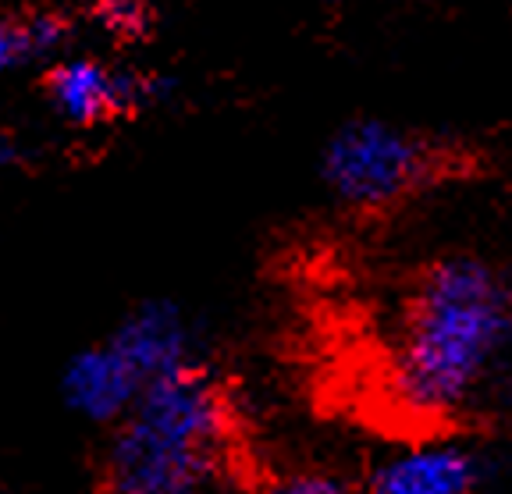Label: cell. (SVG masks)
I'll use <instances>...</instances> for the list:
<instances>
[{"mask_svg": "<svg viewBox=\"0 0 512 494\" xmlns=\"http://www.w3.org/2000/svg\"><path fill=\"white\" fill-rule=\"evenodd\" d=\"M509 352L512 274L480 256H441L402 306L395 399L416 416H456L480 399Z\"/></svg>", "mask_w": 512, "mask_h": 494, "instance_id": "cell-1", "label": "cell"}, {"mask_svg": "<svg viewBox=\"0 0 512 494\" xmlns=\"http://www.w3.org/2000/svg\"><path fill=\"white\" fill-rule=\"evenodd\" d=\"M232 452V406L221 377L200 367L153 381L111 427L96 494H207Z\"/></svg>", "mask_w": 512, "mask_h": 494, "instance_id": "cell-2", "label": "cell"}, {"mask_svg": "<svg viewBox=\"0 0 512 494\" xmlns=\"http://www.w3.org/2000/svg\"><path fill=\"white\" fill-rule=\"evenodd\" d=\"M438 175V146L384 118L345 121L320 153V182L338 203L356 210L395 207L424 192Z\"/></svg>", "mask_w": 512, "mask_h": 494, "instance_id": "cell-3", "label": "cell"}, {"mask_svg": "<svg viewBox=\"0 0 512 494\" xmlns=\"http://www.w3.org/2000/svg\"><path fill=\"white\" fill-rule=\"evenodd\" d=\"M168 82L150 72L111 64L96 54H61L43 72L50 111L72 128H100L139 111L164 93Z\"/></svg>", "mask_w": 512, "mask_h": 494, "instance_id": "cell-4", "label": "cell"}, {"mask_svg": "<svg viewBox=\"0 0 512 494\" xmlns=\"http://www.w3.org/2000/svg\"><path fill=\"white\" fill-rule=\"evenodd\" d=\"M488 480V455L456 438L399 445L367 473L363 494H477Z\"/></svg>", "mask_w": 512, "mask_h": 494, "instance_id": "cell-5", "label": "cell"}, {"mask_svg": "<svg viewBox=\"0 0 512 494\" xmlns=\"http://www.w3.org/2000/svg\"><path fill=\"white\" fill-rule=\"evenodd\" d=\"M104 338L132 363V370L143 377L146 388L153 381L178 374V370L207 363L200 331H196L189 313L171 299H146V303L132 306Z\"/></svg>", "mask_w": 512, "mask_h": 494, "instance_id": "cell-6", "label": "cell"}, {"mask_svg": "<svg viewBox=\"0 0 512 494\" xmlns=\"http://www.w3.org/2000/svg\"><path fill=\"white\" fill-rule=\"evenodd\" d=\"M57 388L68 413L96 427H114L139 402L146 381L107 338H96L64 359Z\"/></svg>", "mask_w": 512, "mask_h": 494, "instance_id": "cell-7", "label": "cell"}, {"mask_svg": "<svg viewBox=\"0 0 512 494\" xmlns=\"http://www.w3.org/2000/svg\"><path fill=\"white\" fill-rule=\"evenodd\" d=\"M72 25L50 11L0 15V79L22 72L36 61H54L68 43Z\"/></svg>", "mask_w": 512, "mask_h": 494, "instance_id": "cell-8", "label": "cell"}, {"mask_svg": "<svg viewBox=\"0 0 512 494\" xmlns=\"http://www.w3.org/2000/svg\"><path fill=\"white\" fill-rule=\"evenodd\" d=\"M264 494H360V487L324 466H296V470L274 473Z\"/></svg>", "mask_w": 512, "mask_h": 494, "instance_id": "cell-9", "label": "cell"}, {"mask_svg": "<svg viewBox=\"0 0 512 494\" xmlns=\"http://www.w3.org/2000/svg\"><path fill=\"white\" fill-rule=\"evenodd\" d=\"M96 22L114 36H143L150 29V0H96Z\"/></svg>", "mask_w": 512, "mask_h": 494, "instance_id": "cell-10", "label": "cell"}, {"mask_svg": "<svg viewBox=\"0 0 512 494\" xmlns=\"http://www.w3.org/2000/svg\"><path fill=\"white\" fill-rule=\"evenodd\" d=\"M15 160H18V143L0 128V175L8 168H15Z\"/></svg>", "mask_w": 512, "mask_h": 494, "instance_id": "cell-11", "label": "cell"}, {"mask_svg": "<svg viewBox=\"0 0 512 494\" xmlns=\"http://www.w3.org/2000/svg\"><path fill=\"white\" fill-rule=\"evenodd\" d=\"M328 4H345V0H328Z\"/></svg>", "mask_w": 512, "mask_h": 494, "instance_id": "cell-12", "label": "cell"}, {"mask_svg": "<svg viewBox=\"0 0 512 494\" xmlns=\"http://www.w3.org/2000/svg\"><path fill=\"white\" fill-rule=\"evenodd\" d=\"M509 274H512V271H509Z\"/></svg>", "mask_w": 512, "mask_h": 494, "instance_id": "cell-13", "label": "cell"}]
</instances>
